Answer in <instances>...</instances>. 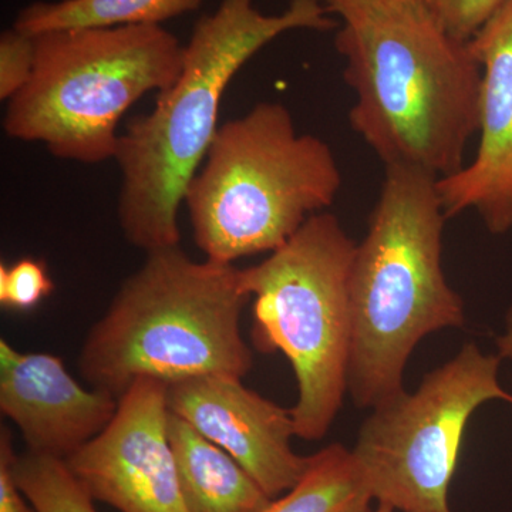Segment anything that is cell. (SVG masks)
Wrapping results in <instances>:
<instances>
[{
	"mask_svg": "<svg viewBox=\"0 0 512 512\" xmlns=\"http://www.w3.org/2000/svg\"><path fill=\"white\" fill-rule=\"evenodd\" d=\"M336 26L319 0H291L279 15L259 12L254 0H221L195 23L177 82L120 134L117 214L131 245L146 254L180 245L185 190L220 130L222 97L241 67L285 33Z\"/></svg>",
	"mask_w": 512,
	"mask_h": 512,
	"instance_id": "cell-1",
	"label": "cell"
},
{
	"mask_svg": "<svg viewBox=\"0 0 512 512\" xmlns=\"http://www.w3.org/2000/svg\"><path fill=\"white\" fill-rule=\"evenodd\" d=\"M336 50L355 93L350 127L386 167L448 177L480 130L483 66L424 0L342 23Z\"/></svg>",
	"mask_w": 512,
	"mask_h": 512,
	"instance_id": "cell-2",
	"label": "cell"
},
{
	"mask_svg": "<svg viewBox=\"0 0 512 512\" xmlns=\"http://www.w3.org/2000/svg\"><path fill=\"white\" fill-rule=\"evenodd\" d=\"M436 175L386 167L349 279L352 342L348 392L375 407L402 392L404 369L430 333L461 328L464 302L443 269L446 212Z\"/></svg>",
	"mask_w": 512,
	"mask_h": 512,
	"instance_id": "cell-3",
	"label": "cell"
},
{
	"mask_svg": "<svg viewBox=\"0 0 512 512\" xmlns=\"http://www.w3.org/2000/svg\"><path fill=\"white\" fill-rule=\"evenodd\" d=\"M251 298L237 266L194 261L180 245L150 252L90 329L80 372L117 399L140 377L244 379L252 352L239 320Z\"/></svg>",
	"mask_w": 512,
	"mask_h": 512,
	"instance_id": "cell-4",
	"label": "cell"
},
{
	"mask_svg": "<svg viewBox=\"0 0 512 512\" xmlns=\"http://www.w3.org/2000/svg\"><path fill=\"white\" fill-rule=\"evenodd\" d=\"M340 188L332 148L299 133L284 104L262 101L222 124L184 204L205 259L234 265L281 248Z\"/></svg>",
	"mask_w": 512,
	"mask_h": 512,
	"instance_id": "cell-5",
	"label": "cell"
},
{
	"mask_svg": "<svg viewBox=\"0 0 512 512\" xmlns=\"http://www.w3.org/2000/svg\"><path fill=\"white\" fill-rule=\"evenodd\" d=\"M35 37L32 79L6 106L10 138L45 144L60 160H114L120 119L181 76L185 46L163 26L70 29Z\"/></svg>",
	"mask_w": 512,
	"mask_h": 512,
	"instance_id": "cell-6",
	"label": "cell"
},
{
	"mask_svg": "<svg viewBox=\"0 0 512 512\" xmlns=\"http://www.w3.org/2000/svg\"><path fill=\"white\" fill-rule=\"evenodd\" d=\"M356 247L335 215L319 212L264 262L242 269L255 299L254 345L262 353H284L295 373L291 414L299 439H323L348 392Z\"/></svg>",
	"mask_w": 512,
	"mask_h": 512,
	"instance_id": "cell-7",
	"label": "cell"
},
{
	"mask_svg": "<svg viewBox=\"0 0 512 512\" xmlns=\"http://www.w3.org/2000/svg\"><path fill=\"white\" fill-rule=\"evenodd\" d=\"M501 362L467 343L416 392L373 407L352 448L373 501L400 512H453L448 490L468 421L484 403L512 404L498 377Z\"/></svg>",
	"mask_w": 512,
	"mask_h": 512,
	"instance_id": "cell-8",
	"label": "cell"
},
{
	"mask_svg": "<svg viewBox=\"0 0 512 512\" xmlns=\"http://www.w3.org/2000/svg\"><path fill=\"white\" fill-rule=\"evenodd\" d=\"M168 383L134 380L99 436L67 458L74 477L120 512H190L168 436Z\"/></svg>",
	"mask_w": 512,
	"mask_h": 512,
	"instance_id": "cell-9",
	"label": "cell"
},
{
	"mask_svg": "<svg viewBox=\"0 0 512 512\" xmlns=\"http://www.w3.org/2000/svg\"><path fill=\"white\" fill-rule=\"evenodd\" d=\"M170 412L241 464L271 500L291 490L309 457L292 448L291 409L248 389L242 379L212 375L168 383Z\"/></svg>",
	"mask_w": 512,
	"mask_h": 512,
	"instance_id": "cell-10",
	"label": "cell"
},
{
	"mask_svg": "<svg viewBox=\"0 0 512 512\" xmlns=\"http://www.w3.org/2000/svg\"><path fill=\"white\" fill-rule=\"evenodd\" d=\"M483 66L476 158L439 178L446 217L474 210L491 234L512 231V0L470 40Z\"/></svg>",
	"mask_w": 512,
	"mask_h": 512,
	"instance_id": "cell-11",
	"label": "cell"
},
{
	"mask_svg": "<svg viewBox=\"0 0 512 512\" xmlns=\"http://www.w3.org/2000/svg\"><path fill=\"white\" fill-rule=\"evenodd\" d=\"M117 406V397L77 382L60 357L0 340V412L28 451L67 460L106 429Z\"/></svg>",
	"mask_w": 512,
	"mask_h": 512,
	"instance_id": "cell-12",
	"label": "cell"
},
{
	"mask_svg": "<svg viewBox=\"0 0 512 512\" xmlns=\"http://www.w3.org/2000/svg\"><path fill=\"white\" fill-rule=\"evenodd\" d=\"M168 436L188 511L261 512L271 503L234 457L171 412Z\"/></svg>",
	"mask_w": 512,
	"mask_h": 512,
	"instance_id": "cell-13",
	"label": "cell"
},
{
	"mask_svg": "<svg viewBox=\"0 0 512 512\" xmlns=\"http://www.w3.org/2000/svg\"><path fill=\"white\" fill-rule=\"evenodd\" d=\"M204 0H59L35 2L16 16L13 28L29 36L70 29L163 26L201 8Z\"/></svg>",
	"mask_w": 512,
	"mask_h": 512,
	"instance_id": "cell-14",
	"label": "cell"
},
{
	"mask_svg": "<svg viewBox=\"0 0 512 512\" xmlns=\"http://www.w3.org/2000/svg\"><path fill=\"white\" fill-rule=\"evenodd\" d=\"M372 501L352 450L333 443L309 456L301 480L261 512H373Z\"/></svg>",
	"mask_w": 512,
	"mask_h": 512,
	"instance_id": "cell-15",
	"label": "cell"
},
{
	"mask_svg": "<svg viewBox=\"0 0 512 512\" xmlns=\"http://www.w3.org/2000/svg\"><path fill=\"white\" fill-rule=\"evenodd\" d=\"M13 473L37 512H97L96 501L62 458L16 454Z\"/></svg>",
	"mask_w": 512,
	"mask_h": 512,
	"instance_id": "cell-16",
	"label": "cell"
},
{
	"mask_svg": "<svg viewBox=\"0 0 512 512\" xmlns=\"http://www.w3.org/2000/svg\"><path fill=\"white\" fill-rule=\"evenodd\" d=\"M46 265L36 259H19L0 265V305L10 311H30L53 292Z\"/></svg>",
	"mask_w": 512,
	"mask_h": 512,
	"instance_id": "cell-17",
	"label": "cell"
},
{
	"mask_svg": "<svg viewBox=\"0 0 512 512\" xmlns=\"http://www.w3.org/2000/svg\"><path fill=\"white\" fill-rule=\"evenodd\" d=\"M36 63L35 37L15 28L0 35V100L9 101L25 89Z\"/></svg>",
	"mask_w": 512,
	"mask_h": 512,
	"instance_id": "cell-18",
	"label": "cell"
},
{
	"mask_svg": "<svg viewBox=\"0 0 512 512\" xmlns=\"http://www.w3.org/2000/svg\"><path fill=\"white\" fill-rule=\"evenodd\" d=\"M505 0H424L441 26L463 42H470Z\"/></svg>",
	"mask_w": 512,
	"mask_h": 512,
	"instance_id": "cell-19",
	"label": "cell"
},
{
	"mask_svg": "<svg viewBox=\"0 0 512 512\" xmlns=\"http://www.w3.org/2000/svg\"><path fill=\"white\" fill-rule=\"evenodd\" d=\"M16 451L13 439L6 427L0 430V512H37L23 491L20 490L13 464Z\"/></svg>",
	"mask_w": 512,
	"mask_h": 512,
	"instance_id": "cell-20",
	"label": "cell"
},
{
	"mask_svg": "<svg viewBox=\"0 0 512 512\" xmlns=\"http://www.w3.org/2000/svg\"><path fill=\"white\" fill-rule=\"evenodd\" d=\"M330 15L339 16L342 23L365 18L380 10L394 8L413 0H319Z\"/></svg>",
	"mask_w": 512,
	"mask_h": 512,
	"instance_id": "cell-21",
	"label": "cell"
},
{
	"mask_svg": "<svg viewBox=\"0 0 512 512\" xmlns=\"http://www.w3.org/2000/svg\"><path fill=\"white\" fill-rule=\"evenodd\" d=\"M495 345H497L498 355L503 359H512V306L505 320V332L495 339Z\"/></svg>",
	"mask_w": 512,
	"mask_h": 512,
	"instance_id": "cell-22",
	"label": "cell"
},
{
	"mask_svg": "<svg viewBox=\"0 0 512 512\" xmlns=\"http://www.w3.org/2000/svg\"><path fill=\"white\" fill-rule=\"evenodd\" d=\"M373 512H394L392 508L383 507V505H377V508Z\"/></svg>",
	"mask_w": 512,
	"mask_h": 512,
	"instance_id": "cell-23",
	"label": "cell"
}]
</instances>
